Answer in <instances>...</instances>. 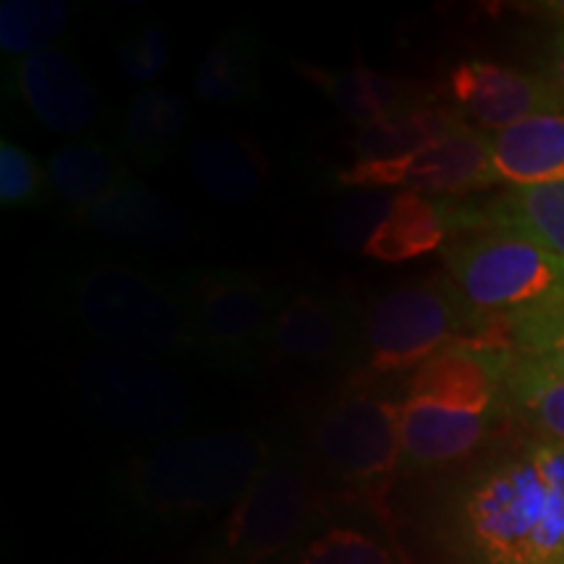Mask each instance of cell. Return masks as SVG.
<instances>
[{
  "mask_svg": "<svg viewBox=\"0 0 564 564\" xmlns=\"http://www.w3.org/2000/svg\"><path fill=\"white\" fill-rule=\"evenodd\" d=\"M544 76L564 95V24L556 26L546 45Z\"/></svg>",
  "mask_w": 564,
  "mask_h": 564,
  "instance_id": "32",
  "label": "cell"
},
{
  "mask_svg": "<svg viewBox=\"0 0 564 564\" xmlns=\"http://www.w3.org/2000/svg\"><path fill=\"white\" fill-rule=\"evenodd\" d=\"M188 121V105L173 89H139L116 116V147L131 165L152 171L173 158L186 139Z\"/></svg>",
  "mask_w": 564,
  "mask_h": 564,
  "instance_id": "21",
  "label": "cell"
},
{
  "mask_svg": "<svg viewBox=\"0 0 564 564\" xmlns=\"http://www.w3.org/2000/svg\"><path fill=\"white\" fill-rule=\"evenodd\" d=\"M74 382L84 405L121 434L171 440L192 419L181 377L154 358L95 348L76 361Z\"/></svg>",
  "mask_w": 564,
  "mask_h": 564,
  "instance_id": "10",
  "label": "cell"
},
{
  "mask_svg": "<svg viewBox=\"0 0 564 564\" xmlns=\"http://www.w3.org/2000/svg\"><path fill=\"white\" fill-rule=\"evenodd\" d=\"M507 364L510 350L457 343L408 373L400 476H449L510 436Z\"/></svg>",
  "mask_w": 564,
  "mask_h": 564,
  "instance_id": "2",
  "label": "cell"
},
{
  "mask_svg": "<svg viewBox=\"0 0 564 564\" xmlns=\"http://www.w3.org/2000/svg\"><path fill=\"white\" fill-rule=\"evenodd\" d=\"M348 192H415L434 199H460L497 186L491 167L489 133L463 123L413 158L398 162H350L335 173Z\"/></svg>",
  "mask_w": 564,
  "mask_h": 564,
  "instance_id": "11",
  "label": "cell"
},
{
  "mask_svg": "<svg viewBox=\"0 0 564 564\" xmlns=\"http://www.w3.org/2000/svg\"><path fill=\"white\" fill-rule=\"evenodd\" d=\"M436 100L484 133H497L535 116L564 112V95L544 74L468 58L449 68Z\"/></svg>",
  "mask_w": 564,
  "mask_h": 564,
  "instance_id": "13",
  "label": "cell"
},
{
  "mask_svg": "<svg viewBox=\"0 0 564 564\" xmlns=\"http://www.w3.org/2000/svg\"><path fill=\"white\" fill-rule=\"evenodd\" d=\"M444 272L481 329L478 343L507 350V329L564 306V262L525 232L484 220L476 204L447 199Z\"/></svg>",
  "mask_w": 564,
  "mask_h": 564,
  "instance_id": "3",
  "label": "cell"
},
{
  "mask_svg": "<svg viewBox=\"0 0 564 564\" xmlns=\"http://www.w3.org/2000/svg\"><path fill=\"white\" fill-rule=\"evenodd\" d=\"M507 392L512 419L523 432L564 444V377L510 352Z\"/></svg>",
  "mask_w": 564,
  "mask_h": 564,
  "instance_id": "26",
  "label": "cell"
},
{
  "mask_svg": "<svg viewBox=\"0 0 564 564\" xmlns=\"http://www.w3.org/2000/svg\"><path fill=\"white\" fill-rule=\"evenodd\" d=\"M507 350L564 377V306L512 324L507 329Z\"/></svg>",
  "mask_w": 564,
  "mask_h": 564,
  "instance_id": "28",
  "label": "cell"
},
{
  "mask_svg": "<svg viewBox=\"0 0 564 564\" xmlns=\"http://www.w3.org/2000/svg\"><path fill=\"white\" fill-rule=\"evenodd\" d=\"M280 564H413L382 499L324 497Z\"/></svg>",
  "mask_w": 564,
  "mask_h": 564,
  "instance_id": "14",
  "label": "cell"
},
{
  "mask_svg": "<svg viewBox=\"0 0 564 564\" xmlns=\"http://www.w3.org/2000/svg\"><path fill=\"white\" fill-rule=\"evenodd\" d=\"M423 520L447 564H564V444L505 436L444 476Z\"/></svg>",
  "mask_w": 564,
  "mask_h": 564,
  "instance_id": "1",
  "label": "cell"
},
{
  "mask_svg": "<svg viewBox=\"0 0 564 564\" xmlns=\"http://www.w3.org/2000/svg\"><path fill=\"white\" fill-rule=\"evenodd\" d=\"M463 123V118L442 102L403 110L356 131L350 144L352 162H398L413 158L415 152L460 129Z\"/></svg>",
  "mask_w": 564,
  "mask_h": 564,
  "instance_id": "24",
  "label": "cell"
},
{
  "mask_svg": "<svg viewBox=\"0 0 564 564\" xmlns=\"http://www.w3.org/2000/svg\"><path fill=\"white\" fill-rule=\"evenodd\" d=\"M11 84L13 95L42 129L61 137H82L100 123V95L82 63L63 47L17 61Z\"/></svg>",
  "mask_w": 564,
  "mask_h": 564,
  "instance_id": "15",
  "label": "cell"
},
{
  "mask_svg": "<svg viewBox=\"0 0 564 564\" xmlns=\"http://www.w3.org/2000/svg\"><path fill=\"white\" fill-rule=\"evenodd\" d=\"M403 382L350 369L345 382L316 408L303 449L324 497L384 502L400 476Z\"/></svg>",
  "mask_w": 564,
  "mask_h": 564,
  "instance_id": "4",
  "label": "cell"
},
{
  "mask_svg": "<svg viewBox=\"0 0 564 564\" xmlns=\"http://www.w3.org/2000/svg\"><path fill=\"white\" fill-rule=\"evenodd\" d=\"M194 95L204 105L241 108L262 95V37L251 26L220 34L194 70Z\"/></svg>",
  "mask_w": 564,
  "mask_h": 564,
  "instance_id": "22",
  "label": "cell"
},
{
  "mask_svg": "<svg viewBox=\"0 0 564 564\" xmlns=\"http://www.w3.org/2000/svg\"><path fill=\"white\" fill-rule=\"evenodd\" d=\"M447 241V199H434V196L415 192H394L384 220L371 232L361 253L373 262L403 264L444 249Z\"/></svg>",
  "mask_w": 564,
  "mask_h": 564,
  "instance_id": "23",
  "label": "cell"
},
{
  "mask_svg": "<svg viewBox=\"0 0 564 564\" xmlns=\"http://www.w3.org/2000/svg\"><path fill=\"white\" fill-rule=\"evenodd\" d=\"M390 192H352L337 204L329 220V241L343 251H364L371 232L392 204Z\"/></svg>",
  "mask_w": 564,
  "mask_h": 564,
  "instance_id": "31",
  "label": "cell"
},
{
  "mask_svg": "<svg viewBox=\"0 0 564 564\" xmlns=\"http://www.w3.org/2000/svg\"><path fill=\"white\" fill-rule=\"evenodd\" d=\"M63 312L102 348L154 358H196L175 274L123 262L82 267L61 288Z\"/></svg>",
  "mask_w": 564,
  "mask_h": 564,
  "instance_id": "5",
  "label": "cell"
},
{
  "mask_svg": "<svg viewBox=\"0 0 564 564\" xmlns=\"http://www.w3.org/2000/svg\"><path fill=\"white\" fill-rule=\"evenodd\" d=\"M47 186L51 196L68 215L102 202L126 183H133L131 162L118 150L116 141L74 139L58 147L47 160Z\"/></svg>",
  "mask_w": 564,
  "mask_h": 564,
  "instance_id": "19",
  "label": "cell"
},
{
  "mask_svg": "<svg viewBox=\"0 0 564 564\" xmlns=\"http://www.w3.org/2000/svg\"><path fill=\"white\" fill-rule=\"evenodd\" d=\"M95 236L137 249H175L188 238V223L171 199L133 181L105 196L102 202L70 215Z\"/></svg>",
  "mask_w": 564,
  "mask_h": 564,
  "instance_id": "16",
  "label": "cell"
},
{
  "mask_svg": "<svg viewBox=\"0 0 564 564\" xmlns=\"http://www.w3.org/2000/svg\"><path fill=\"white\" fill-rule=\"evenodd\" d=\"M535 9L549 13V17H554L556 21H562V24H564V0H552V3H539V6H535Z\"/></svg>",
  "mask_w": 564,
  "mask_h": 564,
  "instance_id": "33",
  "label": "cell"
},
{
  "mask_svg": "<svg viewBox=\"0 0 564 564\" xmlns=\"http://www.w3.org/2000/svg\"><path fill=\"white\" fill-rule=\"evenodd\" d=\"M188 171L212 202L238 207L262 192L270 178V158L251 133H207L194 141Z\"/></svg>",
  "mask_w": 564,
  "mask_h": 564,
  "instance_id": "18",
  "label": "cell"
},
{
  "mask_svg": "<svg viewBox=\"0 0 564 564\" xmlns=\"http://www.w3.org/2000/svg\"><path fill=\"white\" fill-rule=\"evenodd\" d=\"M322 499L306 449L274 442L262 470L223 520L217 564H280Z\"/></svg>",
  "mask_w": 564,
  "mask_h": 564,
  "instance_id": "9",
  "label": "cell"
},
{
  "mask_svg": "<svg viewBox=\"0 0 564 564\" xmlns=\"http://www.w3.org/2000/svg\"><path fill=\"white\" fill-rule=\"evenodd\" d=\"M478 322L447 272L403 282L361 308L356 369L405 379L440 350L457 343H478Z\"/></svg>",
  "mask_w": 564,
  "mask_h": 564,
  "instance_id": "7",
  "label": "cell"
},
{
  "mask_svg": "<svg viewBox=\"0 0 564 564\" xmlns=\"http://www.w3.org/2000/svg\"><path fill=\"white\" fill-rule=\"evenodd\" d=\"M74 6L66 0H3L0 6V51L13 58H30L51 51L66 32Z\"/></svg>",
  "mask_w": 564,
  "mask_h": 564,
  "instance_id": "27",
  "label": "cell"
},
{
  "mask_svg": "<svg viewBox=\"0 0 564 564\" xmlns=\"http://www.w3.org/2000/svg\"><path fill=\"white\" fill-rule=\"evenodd\" d=\"M116 63L121 74L141 87L154 82L171 66V40L160 24H137L118 40Z\"/></svg>",
  "mask_w": 564,
  "mask_h": 564,
  "instance_id": "30",
  "label": "cell"
},
{
  "mask_svg": "<svg viewBox=\"0 0 564 564\" xmlns=\"http://www.w3.org/2000/svg\"><path fill=\"white\" fill-rule=\"evenodd\" d=\"M47 194V167L17 141H0V204L6 209H30L40 207Z\"/></svg>",
  "mask_w": 564,
  "mask_h": 564,
  "instance_id": "29",
  "label": "cell"
},
{
  "mask_svg": "<svg viewBox=\"0 0 564 564\" xmlns=\"http://www.w3.org/2000/svg\"><path fill=\"white\" fill-rule=\"evenodd\" d=\"M484 220L525 232L564 262V181L546 186L507 188L491 202L476 204Z\"/></svg>",
  "mask_w": 564,
  "mask_h": 564,
  "instance_id": "25",
  "label": "cell"
},
{
  "mask_svg": "<svg viewBox=\"0 0 564 564\" xmlns=\"http://www.w3.org/2000/svg\"><path fill=\"white\" fill-rule=\"evenodd\" d=\"M186 303L196 358L215 369H251L293 288L241 267H192L175 272Z\"/></svg>",
  "mask_w": 564,
  "mask_h": 564,
  "instance_id": "8",
  "label": "cell"
},
{
  "mask_svg": "<svg viewBox=\"0 0 564 564\" xmlns=\"http://www.w3.org/2000/svg\"><path fill=\"white\" fill-rule=\"evenodd\" d=\"M293 68L299 70L301 79L319 89L335 105V110L356 123L358 129L384 121V118L398 116L403 110L440 102L436 95L419 87L415 82L398 79V76L382 74V70L369 66L329 68L316 66L312 61L293 58Z\"/></svg>",
  "mask_w": 564,
  "mask_h": 564,
  "instance_id": "17",
  "label": "cell"
},
{
  "mask_svg": "<svg viewBox=\"0 0 564 564\" xmlns=\"http://www.w3.org/2000/svg\"><path fill=\"white\" fill-rule=\"evenodd\" d=\"M361 308L340 293L301 288L291 291L274 316L264 361L291 369L358 366Z\"/></svg>",
  "mask_w": 564,
  "mask_h": 564,
  "instance_id": "12",
  "label": "cell"
},
{
  "mask_svg": "<svg viewBox=\"0 0 564 564\" xmlns=\"http://www.w3.org/2000/svg\"><path fill=\"white\" fill-rule=\"evenodd\" d=\"M494 181L507 188L564 181V112L535 116L489 133Z\"/></svg>",
  "mask_w": 564,
  "mask_h": 564,
  "instance_id": "20",
  "label": "cell"
},
{
  "mask_svg": "<svg viewBox=\"0 0 564 564\" xmlns=\"http://www.w3.org/2000/svg\"><path fill=\"white\" fill-rule=\"evenodd\" d=\"M274 440L251 429L178 434L133 457L126 491L141 512L162 520L232 507L249 489Z\"/></svg>",
  "mask_w": 564,
  "mask_h": 564,
  "instance_id": "6",
  "label": "cell"
}]
</instances>
